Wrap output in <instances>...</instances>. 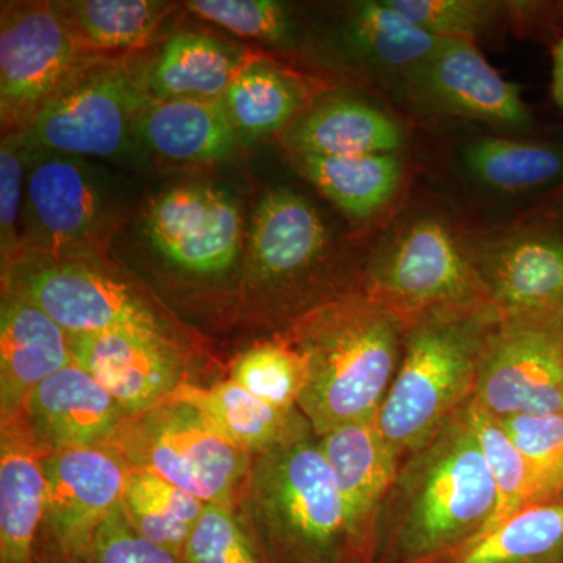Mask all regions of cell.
I'll list each match as a JSON object with an SVG mask.
<instances>
[{"label":"cell","mask_w":563,"mask_h":563,"mask_svg":"<svg viewBox=\"0 0 563 563\" xmlns=\"http://www.w3.org/2000/svg\"><path fill=\"white\" fill-rule=\"evenodd\" d=\"M498 492L468 402L399 465L377 517L374 563H429L490 526Z\"/></svg>","instance_id":"obj_1"},{"label":"cell","mask_w":563,"mask_h":563,"mask_svg":"<svg viewBox=\"0 0 563 563\" xmlns=\"http://www.w3.org/2000/svg\"><path fill=\"white\" fill-rule=\"evenodd\" d=\"M407 322L362 288L307 310L284 342L301 357L299 412L318 437L377 417L404 354Z\"/></svg>","instance_id":"obj_2"},{"label":"cell","mask_w":563,"mask_h":563,"mask_svg":"<svg viewBox=\"0 0 563 563\" xmlns=\"http://www.w3.org/2000/svg\"><path fill=\"white\" fill-rule=\"evenodd\" d=\"M499 321L490 303H483L432 310L407 322L401 363L376 418L401 461L472 401Z\"/></svg>","instance_id":"obj_3"},{"label":"cell","mask_w":563,"mask_h":563,"mask_svg":"<svg viewBox=\"0 0 563 563\" xmlns=\"http://www.w3.org/2000/svg\"><path fill=\"white\" fill-rule=\"evenodd\" d=\"M247 496L269 562L369 563L310 424L255 455Z\"/></svg>","instance_id":"obj_4"},{"label":"cell","mask_w":563,"mask_h":563,"mask_svg":"<svg viewBox=\"0 0 563 563\" xmlns=\"http://www.w3.org/2000/svg\"><path fill=\"white\" fill-rule=\"evenodd\" d=\"M361 288L406 322L432 310L490 303L470 243L428 211L385 235L366 262Z\"/></svg>","instance_id":"obj_5"},{"label":"cell","mask_w":563,"mask_h":563,"mask_svg":"<svg viewBox=\"0 0 563 563\" xmlns=\"http://www.w3.org/2000/svg\"><path fill=\"white\" fill-rule=\"evenodd\" d=\"M109 444L131 468L157 474L203 503L229 507L250 483L254 462L198 407L173 396L129 418Z\"/></svg>","instance_id":"obj_6"},{"label":"cell","mask_w":563,"mask_h":563,"mask_svg":"<svg viewBox=\"0 0 563 563\" xmlns=\"http://www.w3.org/2000/svg\"><path fill=\"white\" fill-rule=\"evenodd\" d=\"M151 101L128 69L90 63L21 131L22 147L27 154L121 157L139 141V120Z\"/></svg>","instance_id":"obj_7"},{"label":"cell","mask_w":563,"mask_h":563,"mask_svg":"<svg viewBox=\"0 0 563 563\" xmlns=\"http://www.w3.org/2000/svg\"><path fill=\"white\" fill-rule=\"evenodd\" d=\"M62 5L3 10L0 27L2 120L22 131L87 63Z\"/></svg>","instance_id":"obj_8"},{"label":"cell","mask_w":563,"mask_h":563,"mask_svg":"<svg viewBox=\"0 0 563 563\" xmlns=\"http://www.w3.org/2000/svg\"><path fill=\"white\" fill-rule=\"evenodd\" d=\"M470 247L501 320L563 324V228L550 211Z\"/></svg>","instance_id":"obj_9"},{"label":"cell","mask_w":563,"mask_h":563,"mask_svg":"<svg viewBox=\"0 0 563 563\" xmlns=\"http://www.w3.org/2000/svg\"><path fill=\"white\" fill-rule=\"evenodd\" d=\"M43 472L46 548L35 558L87 562L96 533L122 501L131 465L111 444H102L46 454Z\"/></svg>","instance_id":"obj_10"},{"label":"cell","mask_w":563,"mask_h":563,"mask_svg":"<svg viewBox=\"0 0 563 563\" xmlns=\"http://www.w3.org/2000/svg\"><path fill=\"white\" fill-rule=\"evenodd\" d=\"M473 401L495 418L563 413V324L499 321Z\"/></svg>","instance_id":"obj_11"},{"label":"cell","mask_w":563,"mask_h":563,"mask_svg":"<svg viewBox=\"0 0 563 563\" xmlns=\"http://www.w3.org/2000/svg\"><path fill=\"white\" fill-rule=\"evenodd\" d=\"M521 91L493 68L474 41L443 38L404 96L426 113L525 129L532 117Z\"/></svg>","instance_id":"obj_12"},{"label":"cell","mask_w":563,"mask_h":563,"mask_svg":"<svg viewBox=\"0 0 563 563\" xmlns=\"http://www.w3.org/2000/svg\"><path fill=\"white\" fill-rule=\"evenodd\" d=\"M144 231L155 251L181 272H228L242 247V217L228 192L209 185H177L147 209Z\"/></svg>","instance_id":"obj_13"},{"label":"cell","mask_w":563,"mask_h":563,"mask_svg":"<svg viewBox=\"0 0 563 563\" xmlns=\"http://www.w3.org/2000/svg\"><path fill=\"white\" fill-rule=\"evenodd\" d=\"M25 177L24 239L33 250L69 254L91 246L106 224L101 184L81 158L36 154Z\"/></svg>","instance_id":"obj_14"},{"label":"cell","mask_w":563,"mask_h":563,"mask_svg":"<svg viewBox=\"0 0 563 563\" xmlns=\"http://www.w3.org/2000/svg\"><path fill=\"white\" fill-rule=\"evenodd\" d=\"M22 295L70 336L110 331L163 333L161 321L124 284L79 262H55L25 273Z\"/></svg>","instance_id":"obj_15"},{"label":"cell","mask_w":563,"mask_h":563,"mask_svg":"<svg viewBox=\"0 0 563 563\" xmlns=\"http://www.w3.org/2000/svg\"><path fill=\"white\" fill-rule=\"evenodd\" d=\"M18 415L44 455L109 444L129 420L120 402L77 363L33 388Z\"/></svg>","instance_id":"obj_16"},{"label":"cell","mask_w":563,"mask_h":563,"mask_svg":"<svg viewBox=\"0 0 563 563\" xmlns=\"http://www.w3.org/2000/svg\"><path fill=\"white\" fill-rule=\"evenodd\" d=\"M74 363L109 390L129 418L165 401L181 384L180 361L165 333L110 331L70 336Z\"/></svg>","instance_id":"obj_17"},{"label":"cell","mask_w":563,"mask_h":563,"mask_svg":"<svg viewBox=\"0 0 563 563\" xmlns=\"http://www.w3.org/2000/svg\"><path fill=\"white\" fill-rule=\"evenodd\" d=\"M331 233L320 211L290 188H274L258 202L247 239V269L266 287L295 288L325 257Z\"/></svg>","instance_id":"obj_18"},{"label":"cell","mask_w":563,"mask_h":563,"mask_svg":"<svg viewBox=\"0 0 563 563\" xmlns=\"http://www.w3.org/2000/svg\"><path fill=\"white\" fill-rule=\"evenodd\" d=\"M376 418L350 422L320 437L347 523L369 563H374L377 517L401 465Z\"/></svg>","instance_id":"obj_19"},{"label":"cell","mask_w":563,"mask_h":563,"mask_svg":"<svg viewBox=\"0 0 563 563\" xmlns=\"http://www.w3.org/2000/svg\"><path fill=\"white\" fill-rule=\"evenodd\" d=\"M70 363L69 333L27 296H9L0 317L2 420L20 413L33 388Z\"/></svg>","instance_id":"obj_20"},{"label":"cell","mask_w":563,"mask_h":563,"mask_svg":"<svg viewBox=\"0 0 563 563\" xmlns=\"http://www.w3.org/2000/svg\"><path fill=\"white\" fill-rule=\"evenodd\" d=\"M40 448L20 415L2 420L0 439V563H33L46 510Z\"/></svg>","instance_id":"obj_21"},{"label":"cell","mask_w":563,"mask_h":563,"mask_svg":"<svg viewBox=\"0 0 563 563\" xmlns=\"http://www.w3.org/2000/svg\"><path fill=\"white\" fill-rule=\"evenodd\" d=\"M287 129V144L296 157L398 154L406 141L391 114L354 96L322 99Z\"/></svg>","instance_id":"obj_22"},{"label":"cell","mask_w":563,"mask_h":563,"mask_svg":"<svg viewBox=\"0 0 563 563\" xmlns=\"http://www.w3.org/2000/svg\"><path fill=\"white\" fill-rule=\"evenodd\" d=\"M344 32L355 60L401 95L443 40L404 18L388 0L351 3Z\"/></svg>","instance_id":"obj_23"},{"label":"cell","mask_w":563,"mask_h":563,"mask_svg":"<svg viewBox=\"0 0 563 563\" xmlns=\"http://www.w3.org/2000/svg\"><path fill=\"white\" fill-rule=\"evenodd\" d=\"M136 135L155 154L181 163L220 162L240 141L221 99L151 101Z\"/></svg>","instance_id":"obj_24"},{"label":"cell","mask_w":563,"mask_h":563,"mask_svg":"<svg viewBox=\"0 0 563 563\" xmlns=\"http://www.w3.org/2000/svg\"><path fill=\"white\" fill-rule=\"evenodd\" d=\"M243 66V52L224 41L203 33H177L166 41L147 74L146 91L152 101H220Z\"/></svg>","instance_id":"obj_25"},{"label":"cell","mask_w":563,"mask_h":563,"mask_svg":"<svg viewBox=\"0 0 563 563\" xmlns=\"http://www.w3.org/2000/svg\"><path fill=\"white\" fill-rule=\"evenodd\" d=\"M466 174L485 190L532 195L563 185V143L481 136L462 150Z\"/></svg>","instance_id":"obj_26"},{"label":"cell","mask_w":563,"mask_h":563,"mask_svg":"<svg viewBox=\"0 0 563 563\" xmlns=\"http://www.w3.org/2000/svg\"><path fill=\"white\" fill-rule=\"evenodd\" d=\"M172 396L198 407L228 439L254 457L309 426L299 409L269 406L232 379L209 388L181 383Z\"/></svg>","instance_id":"obj_27"},{"label":"cell","mask_w":563,"mask_h":563,"mask_svg":"<svg viewBox=\"0 0 563 563\" xmlns=\"http://www.w3.org/2000/svg\"><path fill=\"white\" fill-rule=\"evenodd\" d=\"M298 158L307 179L354 220H369L387 209L402 185L404 163L398 154Z\"/></svg>","instance_id":"obj_28"},{"label":"cell","mask_w":563,"mask_h":563,"mask_svg":"<svg viewBox=\"0 0 563 563\" xmlns=\"http://www.w3.org/2000/svg\"><path fill=\"white\" fill-rule=\"evenodd\" d=\"M240 141H257L288 128L301 114L306 90L298 77L272 63L251 62L221 98Z\"/></svg>","instance_id":"obj_29"},{"label":"cell","mask_w":563,"mask_h":563,"mask_svg":"<svg viewBox=\"0 0 563 563\" xmlns=\"http://www.w3.org/2000/svg\"><path fill=\"white\" fill-rule=\"evenodd\" d=\"M429 563H563V501L526 507Z\"/></svg>","instance_id":"obj_30"},{"label":"cell","mask_w":563,"mask_h":563,"mask_svg":"<svg viewBox=\"0 0 563 563\" xmlns=\"http://www.w3.org/2000/svg\"><path fill=\"white\" fill-rule=\"evenodd\" d=\"M207 503L157 474L131 468L121 506L133 528L181 559L185 543Z\"/></svg>","instance_id":"obj_31"},{"label":"cell","mask_w":563,"mask_h":563,"mask_svg":"<svg viewBox=\"0 0 563 563\" xmlns=\"http://www.w3.org/2000/svg\"><path fill=\"white\" fill-rule=\"evenodd\" d=\"M80 40L95 51H132L146 46L168 13L152 0H80L62 7Z\"/></svg>","instance_id":"obj_32"},{"label":"cell","mask_w":563,"mask_h":563,"mask_svg":"<svg viewBox=\"0 0 563 563\" xmlns=\"http://www.w3.org/2000/svg\"><path fill=\"white\" fill-rule=\"evenodd\" d=\"M468 415L498 492V507L490 526L485 529L487 532L526 507L536 506L539 498L528 463L504 431L498 418L485 412L473 399L468 402Z\"/></svg>","instance_id":"obj_33"},{"label":"cell","mask_w":563,"mask_h":563,"mask_svg":"<svg viewBox=\"0 0 563 563\" xmlns=\"http://www.w3.org/2000/svg\"><path fill=\"white\" fill-rule=\"evenodd\" d=\"M498 421L528 463L539 504L563 501V413L514 415Z\"/></svg>","instance_id":"obj_34"},{"label":"cell","mask_w":563,"mask_h":563,"mask_svg":"<svg viewBox=\"0 0 563 563\" xmlns=\"http://www.w3.org/2000/svg\"><path fill=\"white\" fill-rule=\"evenodd\" d=\"M184 563H272L252 525L233 507L207 503L185 543Z\"/></svg>","instance_id":"obj_35"},{"label":"cell","mask_w":563,"mask_h":563,"mask_svg":"<svg viewBox=\"0 0 563 563\" xmlns=\"http://www.w3.org/2000/svg\"><path fill=\"white\" fill-rule=\"evenodd\" d=\"M232 380L269 406L298 409L303 387L302 361L284 340L258 344L235 362Z\"/></svg>","instance_id":"obj_36"},{"label":"cell","mask_w":563,"mask_h":563,"mask_svg":"<svg viewBox=\"0 0 563 563\" xmlns=\"http://www.w3.org/2000/svg\"><path fill=\"white\" fill-rule=\"evenodd\" d=\"M388 3L422 31L440 38L476 43L495 32L509 16V2L493 0H388Z\"/></svg>","instance_id":"obj_37"},{"label":"cell","mask_w":563,"mask_h":563,"mask_svg":"<svg viewBox=\"0 0 563 563\" xmlns=\"http://www.w3.org/2000/svg\"><path fill=\"white\" fill-rule=\"evenodd\" d=\"M188 10L244 38L284 44L290 40L291 16L276 0H191Z\"/></svg>","instance_id":"obj_38"},{"label":"cell","mask_w":563,"mask_h":563,"mask_svg":"<svg viewBox=\"0 0 563 563\" xmlns=\"http://www.w3.org/2000/svg\"><path fill=\"white\" fill-rule=\"evenodd\" d=\"M88 563H184L180 558L144 539L117 507L96 533Z\"/></svg>","instance_id":"obj_39"},{"label":"cell","mask_w":563,"mask_h":563,"mask_svg":"<svg viewBox=\"0 0 563 563\" xmlns=\"http://www.w3.org/2000/svg\"><path fill=\"white\" fill-rule=\"evenodd\" d=\"M20 133H10L0 147V239L3 258L20 246L18 220L25 196L24 155Z\"/></svg>","instance_id":"obj_40"},{"label":"cell","mask_w":563,"mask_h":563,"mask_svg":"<svg viewBox=\"0 0 563 563\" xmlns=\"http://www.w3.org/2000/svg\"><path fill=\"white\" fill-rule=\"evenodd\" d=\"M551 96L558 109L563 111V36L553 49V70H551Z\"/></svg>","instance_id":"obj_41"},{"label":"cell","mask_w":563,"mask_h":563,"mask_svg":"<svg viewBox=\"0 0 563 563\" xmlns=\"http://www.w3.org/2000/svg\"><path fill=\"white\" fill-rule=\"evenodd\" d=\"M559 195L555 196L553 206H551L550 213L553 214L555 221L563 228V185L559 188Z\"/></svg>","instance_id":"obj_42"},{"label":"cell","mask_w":563,"mask_h":563,"mask_svg":"<svg viewBox=\"0 0 563 563\" xmlns=\"http://www.w3.org/2000/svg\"><path fill=\"white\" fill-rule=\"evenodd\" d=\"M33 563H88V562H77V561H66V559H57V558H35Z\"/></svg>","instance_id":"obj_43"}]
</instances>
